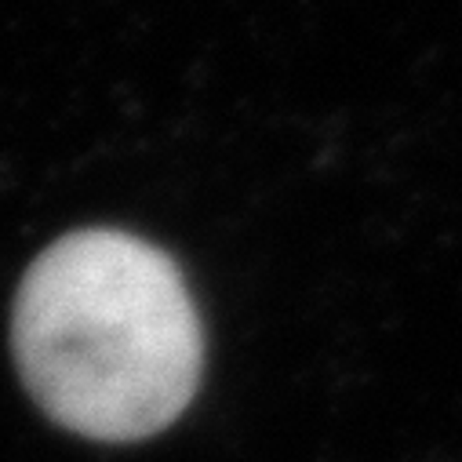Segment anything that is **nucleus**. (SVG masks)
Segmentation results:
<instances>
[{"instance_id":"nucleus-1","label":"nucleus","mask_w":462,"mask_h":462,"mask_svg":"<svg viewBox=\"0 0 462 462\" xmlns=\"http://www.w3.org/2000/svg\"><path fill=\"white\" fill-rule=\"evenodd\" d=\"M15 368L62 430L132 444L193 401L204 335L179 266L125 229H77L26 270L12 310Z\"/></svg>"}]
</instances>
